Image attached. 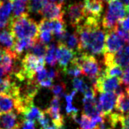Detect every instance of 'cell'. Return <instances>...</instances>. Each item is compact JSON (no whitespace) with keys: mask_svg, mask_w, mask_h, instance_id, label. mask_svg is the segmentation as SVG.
I'll return each mask as SVG.
<instances>
[{"mask_svg":"<svg viewBox=\"0 0 129 129\" xmlns=\"http://www.w3.org/2000/svg\"><path fill=\"white\" fill-rule=\"evenodd\" d=\"M47 64H48L51 66H56L57 58H56V46L55 44H49L47 45L46 55H45V60Z\"/></svg>","mask_w":129,"mask_h":129,"instance_id":"22","label":"cell"},{"mask_svg":"<svg viewBox=\"0 0 129 129\" xmlns=\"http://www.w3.org/2000/svg\"><path fill=\"white\" fill-rule=\"evenodd\" d=\"M16 98L5 93H0V114H5L16 110Z\"/></svg>","mask_w":129,"mask_h":129,"instance_id":"14","label":"cell"},{"mask_svg":"<svg viewBox=\"0 0 129 129\" xmlns=\"http://www.w3.org/2000/svg\"><path fill=\"white\" fill-rule=\"evenodd\" d=\"M45 112L56 127L59 129L64 128V117L60 113V101L59 97L54 96L52 98L50 106L46 109Z\"/></svg>","mask_w":129,"mask_h":129,"instance_id":"7","label":"cell"},{"mask_svg":"<svg viewBox=\"0 0 129 129\" xmlns=\"http://www.w3.org/2000/svg\"><path fill=\"white\" fill-rule=\"evenodd\" d=\"M73 87L74 90L75 91H79L81 92H83V94L86 92L88 90V88L90 87H88L87 84L84 83V81L83 79H79V78H74L73 79Z\"/></svg>","mask_w":129,"mask_h":129,"instance_id":"28","label":"cell"},{"mask_svg":"<svg viewBox=\"0 0 129 129\" xmlns=\"http://www.w3.org/2000/svg\"><path fill=\"white\" fill-rule=\"evenodd\" d=\"M121 129H129V114L122 115Z\"/></svg>","mask_w":129,"mask_h":129,"instance_id":"33","label":"cell"},{"mask_svg":"<svg viewBox=\"0 0 129 129\" xmlns=\"http://www.w3.org/2000/svg\"><path fill=\"white\" fill-rule=\"evenodd\" d=\"M51 32L57 39L66 32V25L63 20H52L50 21Z\"/></svg>","mask_w":129,"mask_h":129,"instance_id":"20","label":"cell"},{"mask_svg":"<svg viewBox=\"0 0 129 129\" xmlns=\"http://www.w3.org/2000/svg\"><path fill=\"white\" fill-rule=\"evenodd\" d=\"M9 1H13V0H9Z\"/></svg>","mask_w":129,"mask_h":129,"instance_id":"43","label":"cell"},{"mask_svg":"<svg viewBox=\"0 0 129 129\" xmlns=\"http://www.w3.org/2000/svg\"><path fill=\"white\" fill-rule=\"evenodd\" d=\"M114 108L121 113V114H129V96L125 91L118 95Z\"/></svg>","mask_w":129,"mask_h":129,"instance_id":"18","label":"cell"},{"mask_svg":"<svg viewBox=\"0 0 129 129\" xmlns=\"http://www.w3.org/2000/svg\"><path fill=\"white\" fill-rule=\"evenodd\" d=\"M96 129H109V128L106 127V123H105V121H104L103 123L98 124Z\"/></svg>","mask_w":129,"mask_h":129,"instance_id":"36","label":"cell"},{"mask_svg":"<svg viewBox=\"0 0 129 129\" xmlns=\"http://www.w3.org/2000/svg\"><path fill=\"white\" fill-rule=\"evenodd\" d=\"M48 0H28V12L40 14L44 5Z\"/></svg>","mask_w":129,"mask_h":129,"instance_id":"24","label":"cell"},{"mask_svg":"<svg viewBox=\"0 0 129 129\" xmlns=\"http://www.w3.org/2000/svg\"><path fill=\"white\" fill-rule=\"evenodd\" d=\"M77 53L74 51L64 45L63 43H58L56 47V58L58 60V64L60 68L62 71H64L69 66V64L72 63L74 57L76 56Z\"/></svg>","mask_w":129,"mask_h":129,"instance_id":"8","label":"cell"},{"mask_svg":"<svg viewBox=\"0 0 129 129\" xmlns=\"http://www.w3.org/2000/svg\"><path fill=\"white\" fill-rule=\"evenodd\" d=\"M40 14L44 17L43 19L49 20V21H52V20H63V4L47 2L43 8Z\"/></svg>","mask_w":129,"mask_h":129,"instance_id":"11","label":"cell"},{"mask_svg":"<svg viewBox=\"0 0 129 129\" xmlns=\"http://www.w3.org/2000/svg\"><path fill=\"white\" fill-rule=\"evenodd\" d=\"M17 129H35V124L31 121L22 120L21 123H20Z\"/></svg>","mask_w":129,"mask_h":129,"instance_id":"32","label":"cell"},{"mask_svg":"<svg viewBox=\"0 0 129 129\" xmlns=\"http://www.w3.org/2000/svg\"><path fill=\"white\" fill-rule=\"evenodd\" d=\"M126 93L127 94V96H129V87L126 88Z\"/></svg>","mask_w":129,"mask_h":129,"instance_id":"41","label":"cell"},{"mask_svg":"<svg viewBox=\"0 0 129 129\" xmlns=\"http://www.w3.org/2000/svg\"><path fill=\"white\" fill-rule=\"evenodd\" d=\"M20 123L14 112L0 114V129H17Z\"/></svg>","mask_w":129,"mask_h":129,"instance_id":"13","label":"cell"},{"mask_svg":"<svg viewBox=\"0 0 129 129\" xmlns=\"http://www.w3.org/2000/svg\"><path fill=\"white\" fill-rule=\"evenodd\" d=\"M14 43V36L10 32V30L3 29L2 32H0V43L4 46L5 48L12 49Z\"/></svg>","mask_w":129,"mask_h":129,"instance_id":"21","label":"cell"},{"mask_svg":"<svg viewBox=\"0 0 129 129\" xmlns=\"http://www.w3.org/2000/svg\"><path fill=\"white\" fill-rule=\"evenodd\" d=\"M52 34L50 31H42L39 33V39L44 44L49 43L52 39Z\"/></svg>","mask_w":129,"mask_h":129,"instance_id":"30","label":"cell"},{"mask_svg":"<svg viewBox=\"0 0 129 129\" xmlns=\"http://www.w3.org/2000/svg\"><path fill=\"white\" fill-rule=\"evenodd\" d=\"M119 25L122 29L125 30V31H128L129 30V15L122 20L119 22Z\"/></svg>","mask_w":129,"mask_h":129,"instance_id":"35","label":"cell"},{"mask_svg":"<svg viewBox=\"0 0 129 129\" xmlns=\"http://www.w3.org/2000/svg\"><path fill=\"white\" fill-rule=\"evenodd\" d=\"M38 39H16L14 44L10 49L12 52L17 56V58L25 51H29L30 48Z\"/></svg>","mask_w":129,"mask_h":129,"instance_id":"15","label":"cell"},{"mask_svg":"<svg viewBox=\"0 0 129 129\" xmlns=\"http://www.w3.org/2000/svg\"><path fill=\"white\" fill-rule=\"evenodd\" d=\"M8 26L10 32L17 39H39V25L28 15L12 18Z\"/></svg>","mask_w":129,"mask_h":129,"instance_id":"2","label":"cell"},{"mask_svg":"<svg viewBox=\"0 0 129 129\" xmlns=\"http://www.w3.org/2000/svg\"><path fill=\"white\" fill-rule=\"evenodd\" d=\"M125 9H126V12H127L129 13V4L127 5V7L125 8Z\"/></svg>","mask_w":129,"mask_h":129,"instance_id":"40","label":"cell"},{"mask_svg":"<svg viewBox=\"0 0 129 129\" xmlns=\"http://www.w3.org/2000/svg\"><path fill=\"white\" fill-rule=\"evenodd\" d=\"M104 72L106 73V75L110 76V77H115V78H120L123 75V68H121L120 66H108L106 67L105 69Z\"/></svg>","mask_w":129,"mask_h":129,"instance_id":"26","label":"cell"},{"mask_svg":"<svg viewBox=\"0 0 129 129\" xmlns=\"http://www.w3.org/2000/svg\"><path fill=\"white\" fill-rule=\"evenodd\" d=\"M124 50V52L127 53V55L129 56V44H127V45L125 47V48H123Z\"/></svg>","mask_w":129,"mask_h":129,"instance_id":"38","label":"cell"},{"mask_svg":"<svg viewBox=\"0 0 129 129\" xmlns=\"http://www.w3.org/2000/svg\"><path fill=\"white\" fill-rule=\"evenodd\" d=\"M52 3H59V4H63V3L64 0H50Z\"/></svg>","mask_w":129,"mask_h":129,"instance_id":"37","label":"cell"},{"mask_svg":"<svg viewBox=\"0 0 129 129\" xmlns=\"http://www.w3.org/2000/svg\"><path fill=\"white\" fill-rule=\"evenodd\" d=\"M66 85L64 83H60L51 87V90H52V93L54 94V96L59 98L64 96V91H66Z\"/></svg>","mask_w":129,"mask_h":129,"instance_id":"29","label":"cell"},{"mask_svg":"<svg viewBox=\"0 0 129 129\" xmlns=\"http://www.w3.org/2000/svg\"><path fill=\"white\" fill-rule=\"evenodd\" d=\"M121 79L110 77L106 75L104 71H101L92 87L96 92H115L118 88L121 87Z\"/></svg>","mask_w":129,"mask_h":129,"instance_id":"5","label":"cell"},{"mask_svg":"<svg viewBox=\"0 0 129 129\" xmlns=\"http://www.w3.org/2000/svg\"><path fill=\"white\" fill-rule=\"evenodd\" d=\"M76 34L81 52L84 51L92 56L104 53L106 32L101 29L100 20L87 16L84 22L76 27Z\"/></svg>","mask_w":129,"mask_h":129,"instance_id":"1","label":"cell"},{"mask_svg":"<svg viewBox=\"0 0 129 129\" xmlns=\"http://www.w3.org/2000/svg\"><path fill=\"white\" fill-rule=\"evenodd\" d=\"M66 13L71 26L77 27L87 17L82 3H75L69 4L66 8Z\"/></svg>","mask_w":129,"mask_h":129,"instance_id":"6","label":"cell"},{"mask_svg":"<svg viewBox=\"0 0 129 129\" xmlns=\"http://www.w3.org/2000/svg\"><path fill=\"white\" fill-rule=\"evenodd\" d=\"M119 2H121L123 4H129V0H118Z\"/></svg>","mask_w":129,"mask_h":129,"instance_id":"39","label":"cell"},{"mask_svg":"<svg viewBox=\"0 0 129 129\" xmlns=\"http://www.w3.org/2000/svg\"><path fill=\"white\" fill-rule=\"evenodd\" d=\"M77 123L79 124L80 129H96L98 125L91 118L83 114L80 118H78Z\"/></svg>","mask_w":129,"mask_h":129,"instance_id":"25","label":"cell"},{"mask_svg":"<svg viewBox=\"0 0 129 129\" xmlns=\"http://www.w3.org/2000/svg\"><path fill=\"white\" fill-rule=\"evenodd\" d=\"M121 83L126 87V88L129 87V66L125 68L123 70L121 79Z\"/></svg>","mask_w":129,"mask_h":129,"instance_id":"31","label":"cell"},{"mask_svg":"<svg viewBox=\"0 0 129 129\" xmlns=\"http://www.w3.org/2000/svg\"><path fill=\"white\" fill-rule=\"evenodd\" d=\"M72 62L78 64L83 75L87 76L92 84L95 83L101 72L100 64L96 57L86 52H80L77 54Z\"/></svg>","mask_w":129,"mask_h":129,"instance_id":"3","label":"cell"},{"mask_svg":"<svg viewBox=\"0 0 129 129\" xmlns=\"http://www.w3.org/2000/svg\"><path fill=\"white\" fill-rule=\"evenodd\" d=\"M12 5L11 2H4L0 7V29L8 26L12 19Z\"/></svg>","mask_w":129,"mask_h":129,"instance_id":"16","label":"cell"},{"mask_svg":"<svg viewBox=\"0 0 129 129\" xmlns=\"http://www.w3.org/2000/svg\"><path fill=\"white\" fill-rule=\"evenodd\" d=\"M41 113L42 111L38 107H36L34 104H32L30 106H27L21 113V114L23 115V120L31 121L35 123V120L39 119Z\"/></svg>","mask_w":129,"mask_h":129,"instance_id":"19","label":"cell"},{"mask_svg":"<svg viewBox=\"0 0 129 129\" xmlns=\"http://www.w3.org/2000/svg\"><path fill=\"white\" fill-rule=\"evenodd\" d=\"M12 18L28 15V0H13Z\"/></svg>","mask_w":129,"mask_h":129,"instance_id":"17","label":"cell"},{"mask_svg":"<svg viewBox=\"0 0 129 129\" xmlns=\"http://www.w3.org/2000/svg\"><path fill=\"white\" fill-rule=\"evenodd\" d=\"M2 3H3V2H2V0H0V7H1V5H2Z\"/></svg>","mask_w":129,"mask_h":129,"instance_id":"42","label":"cell"},{"mask_svg":"<svg viewBox=\"0 0 129 129\" xmlns=\"http://www.w3.org/2000/svg\"><path fill=\"white\" fill-rule=\"evenodd\" d=\"M52 83H53V80L49 79L48 76H47L46 79H44L43 80L40 81L39 83H38V85L40 87H52Z\"/></svg>","mask_w":129,"mask_h":129,"instance_id":"34","label":"cell"},{"mask_svg":"<svg viewBox=\"0 0 129 129\" xmlns=\"http://www.w3.org/2000/svg\"><path fill=\"white\" fill-rule=\"evenodd\" d=\"M117 96L114 92L101 93L97 104L103 117L111 114L113 109L115 107Z\"/></svg>","mask_w":129,"mask_h":129,"instance_id":"10","label":"cell"},{"mask_svg":"<svg viewBox=\"0 0 129 129\" xmlns=\"http://www.w3.org/2000/svg\"><path fill=\"white\" fill-rule=\"evenodd\" d=\"M47 44H44L42 43L39 39L36 40L35 43H34V45L32 47L30 48V52L31 54L35 55L38 57H44L46 55V52H47Z\"/></svg>","mask_w":129,"mask_h":129,"instance_id":"23","label":"cell"},{"mask_svg":"<svg viewBox=\"0 0 129 129\" xmlns=\"http://www.w3.org/2000/svg\"><path fill=\"white\" fill-rule=\"evenodd\" d=\"M125 43L118 37L114 30L106 32L104 54H115L123 49Z\"/></svg>","mask_w":129,"mask_h":129,"instance_id":"9","label":"cell"},{"mask_svg":"<svg viewBox=\"0 0 129 129\" xmlns=\"http://www.w3.org/2000/svg\"><path fill=\"white\" fill-rule=\"evenodd\" d=\"M83 4L87 16L100 20L104 11L103 0H83Z\"/></svg>","mask_w":129,"mask_h":129,"instance_id":"12","label":"cell"},{"mask_svg":"<svg viewBox=\"0 0 129 129\" xmlns=\"http://www.w3.org/2000/svg\"><path fill=\"white\" fill-rule=\"evenodd\" d=\"M126 9L124 5L118 0H111L108 3V9L102 20V26L106 32L111 31L118 25L125 17Z\"/></svg>","mask_w":129,"mask_h":129,"instance_id":"4","label":"cell"},{"mask_svg":"<svg viewBox=\"0 0 129 129\" xmlns=\"http://www.w3.org/2000/svg\"><path fill=\"white\" fill-rule=\"evenodd\" d=\"M64 74H67L68 76L70 77H74L77 78L80 75H82V70H81L80 67L78 66V64H74V63H71L70 66H69L66 70L63 71Z\"/></svg>","mask_w":129,"mask_h":129,"instance_id":"27","label":"cell"}]
</instances>
